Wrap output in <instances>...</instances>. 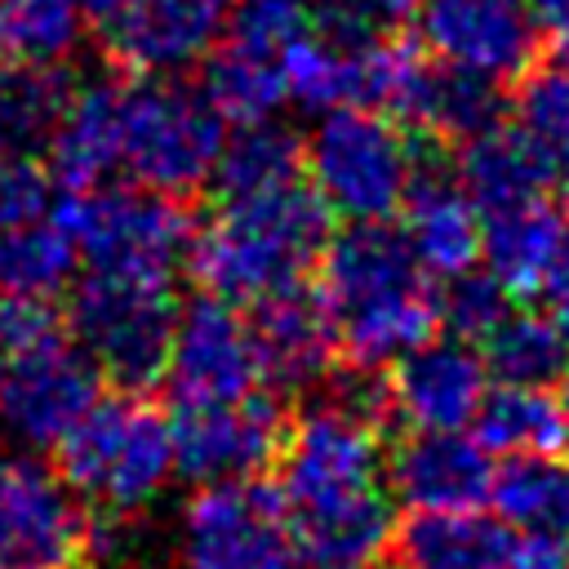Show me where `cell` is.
Instances as JSON below:
<instances>
[{
	"label": "cell",
	"mask_w": 569,
	"mask_h": 569,
	"mask_svg": "<svg viewBox=\"0 0 569 569\" xmlns=\"http://www.w3.org/2000/svg\"><path fill=\"white\" fill-rule=\"evenodd\" d=\"M387 382L351 369L280 436L276 498L284 507L293 569H378L391 547V489L378 418Z\"/></svg>",
	"instance_id": "cell-1"
},
{
	"label": "cell",
	"mask_w": 569,
	"mask_h": 569,
	"mask_svg": "<svg viewBox=\"0 0 569 569\" xmlns=\"http://www.w3.org/2000/svg\"><path fill=\"white\" fill-rule=\"evenodd\" d=\"M316 262V298L351 369H382L440 329L431 276L382 222H351Z\"/></svg>",
	"instance_id": "cell-2"
},
{
	"label": "cell",
	"mask_w": 569,
	"mask_h": 569,
	"mask_svg": "<svg viewBox=\"0 0 569 569\" xmlns=\"http://www.w3.org/2000/svg\"><path fill=\"white\" fill-rule=\"evenodd\" d=\"M329 240V209L302 182L267 196L222 200L218 213L191 231L187 267L204 293L227 302H262L302 284Z\"/></svg>",
	"instance_id": "cell-3"
},
{
	"label": "cell",
	"mask_w": 569,
	"mask_h": 569,
	"mask_svg": "<svg viewBox=\"0 0 569 569\" xmlns=\"http://www.w3.org/2000/svg\"><path fill=\"white\" fill-rule=\"evenodd\" d=\"M67 489L107 511L133 516L173 480V427L138 396H98L58 445Z\"/></svg>",
	"instance_id": "cell-4"
},
{
	"label": "cell",
	"mask_w": 569,
	"mask_h": 569,
	"mask_svg": "<svg viewBox=\"0 0 569 569\" xmlns=\"http://www.w3.org/2000/svg\"><path fill=\"white\" fill-rule=\"evenodd\" d=\"M222 124L213 102L182 80H120V169L133 187L178 200L204 187L227 142Z\"/></svg>",
	"instance_id": "cell-5"
},
{
	"label": "cell",
	"mask_w": 569,
	"mask_h": 569,
	"mask_svg": "<svg viewBox=\"0 0 569 569\" xmlns=\"http://www.w3.org/2000/svg\"><path fill=\"white\" fill-rule=\"evenodd\" d=\"M302 169L329 213L347 222H387L418 173V156L382 111L333 107L320 111L302 147Z\"/></svg>",
	"instance_id": "cell-6"
},
{
	"label": "cell",
	"mask_w": 569,
	"mask_h": 569,
	"mask_svg": "<svg viewBox=\"0 0 569 569\" xmlns=\"http://www.w3.org/2000/svg\"><path fill=\"white\" fill-rule=\"evenodd\" d=\"M80 244L89 271L129 276V280H164L187 262L191 249V213L178 196H160L147 187H84L58 209Z\"/></svg>",
	"instance_id": "cell-7"
},
{
	"label": "cell",
	"mask_w": 569,
	"mask_h": 569,
	"mask_svg": "<svg viewBox=\"0 0 569 569\" xmlns=\"http://www.w3.org/2000/svg\"><path fill=\"white\" fill-rule=\"evenodd\" d=\"M178 307L164 280H129L89 271L71 298V333L89 365L120 382L147 387L164 369Z\"/></svg>",
	"instance_id": "cell-8"
},
{
	"label": "cell",
	"mask_w": 569,
	"mask_h": 569,
	"mask_svg": "<svg viewBox=\"0 0 569 569\" xmlns=\"http://www.w3.org/2000/svg\"><path fill=\"white\" fill-rule=\"evenodd\" d=\"M102 373L62 333L0 356V440L13 453L58 449L102 396Z\"/></svg>",
	"instance_id": "cell-9"
},
{
	"label": "cell",
	"mask_w": 569,
	"mask_h": 569,
	"mask_svg": "<svg viewBox=\"0 0 569 569\" xmlns=\"http://www.w3.org/2000/svg\"><path fill=\"white\" fill-rule=\"evenodd\" d=\"M178 569H293V542L276 489L253 480L200 485L178 520Z\"/></svg>",
	"instance_id": "cell-10"
},
{
	"label": "cell",
	"mask_w": 569,
	"mask_h": 569,
	"mask_svg": "<svg viewBox=\"0 0 569 569\" xmlns=\"http://www.w3.org/2000/svg\"><path fill=\"white\" fill-rule=\"evenodd\" d=\"M93 551L84 502L31 453L0 458V569H80Z\"/></svg>",
	"instance_id": "cell-11"
},
{
	"label": "cell",
	"mask_w": 569,
	"mask_h": 569,
	"mask_svg": "<svg viewBox=\"0 0 569 569\" xmlns=\"http://www.w3.org/2000/svg\"><path fill=\"white\" fill-rule=\"evenodd\" d=\"M160 378L169 382V396L178 405H213L258 391L262 365L249 316L213 293L187 302L173 320Z\"/></svg>",
	"instance_id": "cell-12"
},
{
	"label": "cell",
	"mask_w": 569,
	"mask_h": 569,
	"mask_svg": "<svg viewBox=\"0 0 569 569\" xmlns=\"http://www.w3.org/2000/svg\"><path fill=\"white\" fill-rule=\"evenodd\" d=\"M173 427V471L196 485L253 480L267 462H276L284 418L276 400L249 391L213 405H178Z\"/></svg>",
	"instance_id": "cell-13"
},
{
	"label": "cell",
	"mask_w": 569,
	"mask_h": 569,
	"mask_svg": "<svg viewBox=\"0 0 569 569\" xmlns=\"http://www.w3.org/2000/svg\"><path fill=\"white\" fill-rule=\"evenodd\" d=\"M422 44L431 58L476 71L493 84L520 80L533 67L538 31L525 0H418Z\"/></svg>",
	"instance_id": "cell-14"
},
{
	"label": "cell",
	"mask_w": 569,
	"mask_h": 569,
	"mask_svg": "<svg viewBox=\"0 0 569 569\" xmlns=\"http://www.w3.org/2000/svg\"><path fill=\"white\" fill-rule=\"evenodd\" d=\"M485 391L489 369L467 338H427L396 360L387 409L413 431H458L476 422Z\"/></svg>",
	"instance_id": "cell-15"
},
{
	"label": "cell",
	"mask_w": 569,
	"mask_h": 569,
	"mask_svg": "<svg viewBox=\"0 0 569 569\" xmlns=\"http://www.w3.org/2000/svg\"><path fill=\"white\" fill-rule=\"evenodd\" d=\"M102 27L116 62L142 76H173L204 62L222 44L231 0H129Z\"/></svg>",
	"instance_id": "cell-16"
},
{
	"label": "cell",
	"mask_w": 569,
	"mask_h": 569,
	"mask_svg": "<svg viewBox=\"0 0 569 569\" xmlns=\"http://www.w3.org/2000/svg\"><path fill=\"white\" fill-rule=\"evenodd\" d=\"M493 485V458L480 436L458 431H413L387 458V489L413 511H458L480 507Z\"/></svg>",
	"instance_id": "cell-17"
},
{
	"label": "cell",
	"mask_w": 569,
	"mask_h": 569,
	"mask_svg": "<svg viewBox=\"0 0 569 569\" xmlns=\"http://www.w3.org/2000/svg\"><path fill=\"white\" fill-rule=\"evenodd\" d=\"M253 347H258V365H262V378L276 382L280 391H302V387H316L338 347H333V333H329V320H325V307L316 298V289L307 284H293L284 293H271L262 302H253Z\"/></svg>",
	"instance_id": "cell-18"
},
{
	"label": "cell",
	"mask_w": 569,
	"mask_h": 569,
	"mask_svg": "<svg viewBox=\"0 0 569 569\" xmlns=\"http://www.w3.org/2000/svg\"><path fill=\"white\" fill-rule=\"evenodd\" d=\"M405 244L418 258L427 276H458L471 271L480 258V209L462 191L458 178H445L436 169L413 173L405 200Z\"/></svg>",
	"instance_id": "cell-19"
},
{
	"label": "cell",
	"mask_w": 569,
	"mask_h": 569,
	"mask_svg": "<svg viewBox=\"0 0 569 569\" xmlns=\"http://www.w3.org/2000/svg\"><path fill=\"white\" fill-rule=\"evenodd\" d=\"M391 111L431 142H467L498 120V84L418 53Z\"/></svg>",
	"instance_id": "cell-20"
},
{
	"label": "cell",
	"mask_w": 569,
	"mask_h": 569,
	"mask_svg": "<svg viewBox=\"0 0 569 569\" xmlns=\"http://www.w3.org/2000/svg\"><path fill=\"white\" fill-rule=\"evenodd\" d=\"M565 213L547 196H529L502 209L480 213V258L485 271L516 298H529L547 284L556 253L565 244Z\"/></svg>",
	"instance_id": "cell-21"
},
{
	"label": "cell",
	"mask_w": 569,
	"mask_h": 569,
	"mask_svg": "<svg viewBox=\"0 0 569 569\" xmlns=\"http://www.w3.org/2000/svg\"><path fill=\"white\" fill-rule=\"evenodd\" d=\"M391 547L400 569H507L516 538L498 516L458 507L413 511L400 529H391Z\"/></svg>",
	"instance_id": "cell-22"
},
{
	"label": "cell",
	"mask_w": 569,
	"mask_h": 569,
	"mask_svg": "<svg viewBox=\"0 0 569 569\" xmlns=\"http://www.w3.org/2000/svg\"><path fill=\"white\" fill-rule=\"evenodd\" d=\"M53 178L67 191L107 182L120 169V80H89L71 89V102L49 138Z\"/></svg>",
	"instance_id": "cell-23"
},
{
	"label": "cell",
	"mask_w": 569,
	"mask_h": 569,
	"mask_svg": "<svg viewBox=\"0 0 569 569\" xmlns=\"http://www.w3.org/2000/svg\"><path fill=\"white\" fill-rule=\"evenodd\" d=\"M458 182L462 191L476 200V209H502L529 196H547L551 182V160L538 151V142L516 124H489L480 133H471L467 142H458Z\"/></svg>",
	"instance_id": "cell-24"
},
{
	"label": "cell",
	"mask_w": 569,
	"mask_h": 569,
	"mask_svg": "<svg viewBox=\"0 0 569 569\" xmlns=\"http://www.w3.org/2000/svg\"><path fill=\"white\" fill-rule=\"evenodd\" d=\"M489 498L507 529L525 538L569 542V458L547 453H516L507 467L493 471Z\"/></svg>",
	"instance_id": "cell-25"
},
{
	"label": "cell",
	"mask_w": 569,
	"mask_h": 569,
	"mask_svg": "<svg viewBox=\"0 0 569 569\" xmlns=\"http://www.w3.org/2000/svg\"><path fill=\"white\" fill-rule=\"evenodd\" d=\"M213 111L231 124H262L276 120V111L289 102L284 98V76H280V49L258 44V40H240V36H222V44L209 53V71H204V89H200Z\"/></svg>",
	"instance_id": "cell-26"
},
{
	"label": "cell",
	"mask_w": 569,
	"mask_h": 569,
	"mask_svg": "<svg viewBox=\"0 0 569 569\" xmlns=\"http://www.w3.org/2000/svg\"><path fill=\"white\" fill-rule=\"evenodd\" d=\"M80 267V244L62 213H40L0 231V293L49 302Z\"/></svg>",
	"instance_id": "cell-27"
},
{
	"label": "cell",
	"mask_w": 569,
	"mask_h": 569,
	"mask_svg": "<svg viewBox=\"0 0 569 569\" xmlns=\"http://www.w3.org/2000/svg\"><path fill=\"white\" fill-rule=\"evenodd\" d=\"M71 76L62 62H31L18 58L0 67V147L36 156L49 147L67 102H71Z\"/></svg>",
	"instance_id": "cell-28"
},
{
	"label": "cell",
	"mask_w": 569,
	"mask_h": 569,
	"mask_svg": "<svg viewBox=\"0 0 569 569\" xmlns=\"http://www.w3.org/2000/svg\"><path fill=\"white\" fill-rule=\"evenodd\" d=\"M213 178H218L222 200L280 191L289 182H302V147L289 129H280L271 120L244 124L231 142H222Z\"/></svg>",
	"instance_id": "cell-29"
},
{
	"label": "cell",
	"mask_w": 569,
	"mask_h": 569,
	"mask_svg": "<svg viewBox=\"0 0 569 569\" xmlns=\"http://www.w3.org/2000/svg\"><path fill=\"white\" fill-rule=\"evenodd\" d=\"M569 342L560 325L542 311H502V320L485 333V369L498 382L547 387L565 373Z\"/></svg>",
	"instance_id": "cell-30"
},
{
	"label": "cell",
	"mask_w": 569,
	"mask_h": 569,
	"mask_svg": "<svg viewBox=\"0 0 569 569\" xmlns=\"http://www.w3.org/2000/svg\"><path fill=\"white\" fill-rule=\"evenodd\" d=\"M476 427H480V445L507 458L547 453L565 440L560 400L547 396V387H520V382H502L498 391H485L476 409Z\"/></svg>",
	"instance_id": "cell-31"
},
{
	"label": "cell",
	"mask_w": 569,
	"mask_h": 569,
	"mask_svg": "<svg viewBox=\"0 0 569 569\" xmlns=\"http://www.w3.org/2000/svg\"><path fill=\"white\" fill-rule=\"evenodd\" d=\"M351 71H356V49L325 40L320 31H293L280 44L284 98L307 111L351 107Z\"/></svg>",
	"instance_id": "cell-32"
},
{
	"label": "cell",
	"mask_w": 569,
	"mask_h": 569,
	"mask_svg": "<svg viewBox=\"0 0 569 569\" xmlns=\"http://www.w3.org/2000/svg\"><path fill=\"white\" fill-rule=\"evenodd\" d=\"M84 4L80 0H4L0 40L31 62H62L84 40Z\"/></svg>",
	"instance_id": "cell-33"
},
{
	"label": "cell",
	"mask_w": 569,
	"mask_h": 569,
	"mask_svg": "<svg viewBox=\"0 0 569 569\" xmlns=\"http://www.w3.org/2000/svg\"><path fill=\"white\" fill-rule=\"evenodd\" d=\"M516 120L551 164L569 169V58H551L520 76Z\"/></svg>",
	"instance_id": "cell-34"
},
{
	"label": "cell",
	"mask_w": 569,
	"mask_h": 569,
	"mask_svg": "<svg viewBox=\"0 0 569 569\" xmlns=\"http://www.w3.org/2000/svg\"><path fill=\"white\" fill-rule=\"evenodd\" d=\"M418 0H307L311 31H320L333 44H373L391 40L396 27L413 13Z\"/></svg>",
	"instance_id": "cell-35"
},
{
	"label": "cell",
	"mask_w": 569,
	"mask_h": 569,
	"mask_svg": "<svg viewBox=\"0 0 569 569\" xmlns=\"http://www.w3.org/2000/svg\"><path fill=\"white\" fill-rule=\"evenodd\" d=\"M507 289L489 276V271H458L449 276L445 289H436V311H440V325L453 329L458 338H485L502 311H507Z\"/></svg>",
	"instance_id": "cell-36"
},
{
	"label": "cell",
	"mask_w": 569,
	"mask_h": 569,
	"mask_svg": "<svg viewBox=\"0 0 569 569\" xmlns=\"http://www.w3.org/2000/svg\"><path fill=\"white\" fill-rule=\"evenodd\" d=\"M49 196H53V182L36 164V156L0 147V231L49 213Z\"/></svg>",
	"instance_id": "cell-37"
},
{
	"label": "cell",
	"mask_w": 569,
	"mask_h": 569,
	"mask_svg": "<svg viewBox=\"0 0 569 569\" xmlns=\"http://www.w3.org/2000/svg\"><path fill=\"white\" fill-rule=\"evenodd\" d=\"M58 333L53 307L49 302H31V298H4L0 293V356L22 351L31 342H44Z\"/></svg>",
	"instance_id": "cell-38"
},
{
	"label": "cell",
	"mask_w": 569,
	"mask_h": 569,
	"mask_svg": "<svg viewBox=\"0 0 569 569\" xmlns=\"http://www.w3.org/2000/svg\"><path fill=\"white\" fill-rule=\"evenodd\" d=\"M525 9L538 40H547L556 58H569V0H525Z\"/></svg>",
	"instance_id": "cell-39"
},
{
	"label": "cell",
	"mask_w": 569,
	"mask_h": 569,
	"mask_svg": "<svg viewBox=\"0 0 569 569\" xmlns=\"http://www.w3.org/2000/svg\"><path fill=\"white\" fill-rule=\"evenodd\" d=\"M507 569H569V542L529 538L525 547L511 551V565Z\"/></svg>",
	"instance_id": "cell-40"
},
{
	"label": "cell",
	"mask_w": 569,
	"mask_h": 569,
	"mask_svg": "<svg viewBox=\"0 0 569 569\" xmlns=\"http://www.w3.org/2000/svg\"><path fill=\"white\" fill-rule=\"evenodd\" d=\"M542 289L556 298V311H560V307H569V231H565V244H560L556 267H551V276H547V284H542Z\"/></svg>",
	"instance_id": "cell-41"
},
{
	"label": "cell",
	"mask_w": 569,
	"mask_h": 569,
	"mask_svg": "<svg viewBox=\"0 0 569 569\" xmlns=\"http://www.w3.org/2000/svg\"><path fill=\"white\" fill-rule=\"evenodd\" d=\"M80 4H84V13H89L93 22H111L129 0H80Z\"/></svg>",
	"instance_id": "cell-42"
},
{
	"label": "cell",
	"mask_w": 569,
	"mask_h": 569,
	"mask_svg": "<svg viewBox=\"0 0 569 569\" xmlns=\"http://www.w3.org/2000/svg\"><path fill=\"white\" fill-rule=\"evenodd\" d=\"M560 422H565V445H569V360H565V396H560Z\"/></svg>",
	"instance_id": "cell-43"
},
{
	"label": "cell",
	"mask_w": 569,
	"mask_h": 569,
	"mask_svg": "<svg viewBox=\"0 0 569 569\" xmlns=\"http://www.w3.org/2000/svg\"><path fill=\"white\" fill-rule=\"evenodd\" d=\"M0 18H4V0H0Z\"/></svg>",
	"instance_id": "cell-44"
}]
</instances>
